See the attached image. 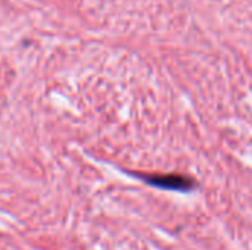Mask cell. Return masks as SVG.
<instances>
[{
	"mask_svg": "<svg viewBox=\"0 0 252 250\" xmlns=\"http://www.w3.org/2000/svg\"><path fill=\"white\" fill-rule=\"evenodd\" d=\"M136 175L145 183H148L149 186H154L162 190L189 193L196 187L195 180L186 175H179V174H136Z\"/></svg>",
	"mask_w": 252,
	"mask_h": 250,
	"instance_id": "obj_1",
	"label": "cell"
}]
</instances>
